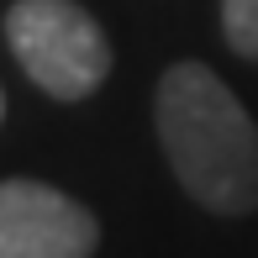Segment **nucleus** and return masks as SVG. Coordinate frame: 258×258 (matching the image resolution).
Listing matches in <instances>:
<instances>
[{
  "instance_id": "7ed1b4c3",
  "label": "nucleus",
  "mask_w": 258,
  "mask_h": 258,
  "mask_svg": "<svg viewBox=\"0 0 258 258\" xmlns=\"http://www.w3.org/2000/svg\"><path fill=\"white\" fill-rule=\"evenodd\" d=\"M100 227L42 179H0V258H90Z\"/></svg>"
},
{
  "instance_id": "f257e3e1",
  "label": "nucleus",
  "mask_w": 258,
  "mask_h": 258,
  "mask_svg": "<svg viewBox=\"0 0 258 258\" xmlns=\"http://www.w3.org/2000/svg\"><path fill=\"white\" fill-rule=\"evenodd\" d=\"M153 116L190 201L216 216L258 211V121L206 63H174L158 79Z\"/></svg>"
},
{
  "instance_id": "20e7f679",
  "label": "nucleus",
  "mask_w": 258,
  "mask_h": 258,
  "mask_svg": "<svg viewBox=\"0 0 258 258\" xmlns=\"http://www.w3.org/2000/svg\"><path fill=\"white\" fill-rule=\"evenodd\" d=\"M221 27H227L232 53L258 58V0H221Z\"/></svg>"
},
{
  "instance_id": "f03ea898",
  "label": "nucleus",
  "mask_w": 258,
  "mask_h": 258,
  "mask_svg": "<svg viewBox=\"0 0 258 258\" xmlns=\"http://www.w3.org/2000/svg\"><path fill=\"white\" fill-rule=\"evenodd\" d=\"M6 37L16 63L53 100H85L111 74V42L74 0H16L6 11Z\"/></svg>"
},
{
  "instance_id": "39448f33",
  "label": "nucleus",
  "mask_w": 258,
  "mask_h": 258,
  "mask_svg": "<svg viewBox=\"0 0 258 258\" xmlns=\"http://www.w3.org/2000/svg\"><path fill=\"white\" fill-rule=\"evenodd\" d=\"M0 111H6V100H0Z\"/></svg>"
}]
</instances>
